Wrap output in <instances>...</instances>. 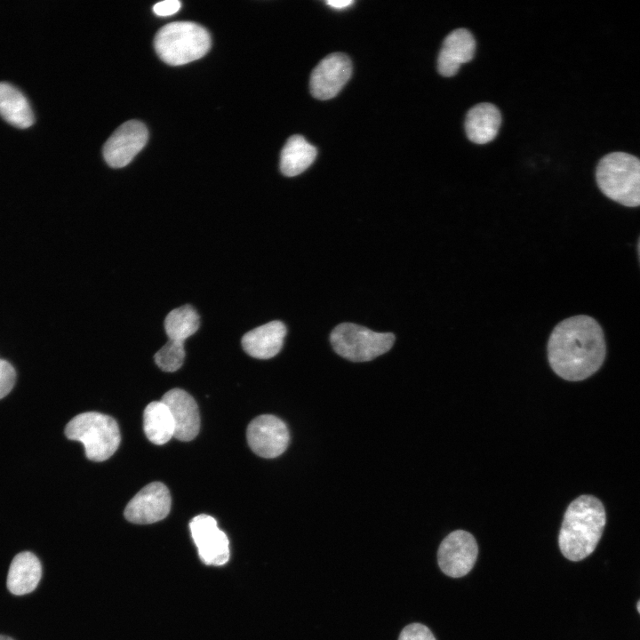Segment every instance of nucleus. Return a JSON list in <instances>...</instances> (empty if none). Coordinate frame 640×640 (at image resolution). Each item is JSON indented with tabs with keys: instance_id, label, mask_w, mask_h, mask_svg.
<instances>
[{
	"instance_id": "17",
	"label": "nucleus",
	"mask_w": 640,
	"mask_h": 640,
	"mask_svg": "<svg viewBox=\"0 0 640 640\" xmlns=\"http://www.w3.org/2000/svg\"><path fill=\"white\" fill-rule=\"evenodd\" d=\"M501 116L496 106L480 103L469 109L465 119V131L474 143L485 144L498 134Z\"/></svg>"
},
{
	"instance_id": "29",
	"label": "nucleus",
	"mask_w": 640,
	"mask_h": 640,
	"mask_svg": "<svg viewBox=\"0 0 640 640\" xmlns=\"http://www.w3.org/2000/svg\"><path fill=\"white\" fill-rule=\"evenodd\" d=\"M636 608L638 612L640 613V600L637 602Z\"/></svg>"
},
{
	"instance_id": "27",
	"label": "nucleus",
	"mask_w": 640,
	"mask_h": 640,
	"mask_svg": "<svg viewBox=\"0 0 640 640\" xmlns=\"http://www.w3.org/2000/svg\"><path fill=\"white\" fill-rule=\"evenodd\" d=\"M0 640H14V639H12L10 636H4V635H0Z\"/></svg>"
},
{
	"instance_id": "26",
	"label": "nucleus",
	"mask_w": 640,
	"mask_h": 640,
	"mask_svg": "<svg viewBox=\"0 0 640 640\" xmlns=\"http://www.w3.org/2000/svg\"><path fill=\"white\" fill-rule=\"evenodd\" d=\"M326 4L335 9H343V8H346V7L349 6L350 4H354V1H351V0H332V1H327Z\"/></svg>"
},
{
	"instance_id": "10",
	"label": "nucleus",
	"mask_w": 640,
	"mask_h": 640,
	"mask_svg": "<svg viewBox=\"0 0 640 640\" xmlns=\"http://www.w3.org/2000/svg\"><path fill=\"white\" fill-rule=\"evenodd\" d=\"M148 132L138 120H130L120 125L108 138L103 147V156L112 168L127 165L144 148Z\"/></svg>"
},
{
	"instance_id": "11",
	"label": "nucleus",
	"mask_w": 640,
	"mask_h": 640,
	"mask_svg": "<svg viewBox=\"0 0 640 640\" xmlns=\"http://www.w3.org/2000/svg\"><path fill=\"white\" fill-rule=\"evenodd\" d=\"M171 503L168 488L163 483L153 482L143 487L128 502L124 517L133 524H153L167 516Z\"/></svg>"
},
{
	"instance_id": "14",
	"label": "nucleus",
	"mask_w": 640,
	"mask_h": 640,
	"mask_svg": "<svg viewBox=\"0 0 640 640\" xmlns=\"http://www.w3.org/2000/svg\"><path fill=\"white\" fill-rule=\"evenodd\" d=\"M476 52V41L466 28H457L444 38L437 58L438 72L444 76H454L460 66L470 61Z\"/></svg>"
},
{
	"instance_id": "12",
	"label": "nucleus",
	"mask_w": 640,
	"mask_h": 640,
	"mask_svg": "<svg viewBox=\"0 0 640 640\" xmlns=\"http://www.w3.org/2000/svg\"><path fill=\"white\" fill-rule=\"evenodd\" d=\"M351 73L352 63L347 55L336 52L326 56L311 73V94L318 100L333 98L348 81Z\"/></svg>"
},
{
	"instance_id": "20",
	"label": "nucleus",
	"mask_w": 640,
	"mask_h": 640,
	"mask_svg": "<svg viewBox=\"0 0 640 640\" xmlns=\"http://www.w3.org/2000/svg\"><path fill=\"white\" fill-rule=\"evenodd\" d=\"M144 432L148 439L161 445L174 436L175 425L168 406L160 401L151 402L143 414Z\"/></svg>"
},
{
	"instance_id": "24",
	"label": "nucleus",
	"mask_w": 640,
	"mask_h": 640,
	"mask_svg": "<svg viewBox=\"0 0 640 640\" xmlns=\"http://www.w3.org/2000/svg\"><path fill=\"white\" fill-rule=\"evenodd\" d=\"M398 640H436V638L428 627L412 623L404 628Z\"/></svg>"
},
{
	"instance_id": "15",
	"label": "nucleus",
	"mask_w": 640,
	"mask_h": 640,
	"mask_svg": "<svg viewBox=\"0 0 640 640\" xmlns=\"http://www.w3.org/2000/svg\"><path fill=\"white\" fill-rule=\"evenodd\" d=\"M285 334V325L280 321H272L244 334L241 345L249 356L269 359L281 350Z\"/></svg>"
},
{
	"instance_id": "23",
	"label": "nucleus",
	"mask_w": 640,
	"mask_h": 640,
	"mask_svg": "<svg viewBox=\"0 0 640 640\" xmlns=\"http://www.w3.org/2000/svg\"><path fill=\"white\" fill-rule=\"evenodd\" d=\"M15 378L16 373L12 365L0 358V399L8 395L12 389Z\"/></svg>"
},
{
	"instance_id": "9",
	"label": "nucleus",
	"mask_w": 640,
	"mask_h": 640,
	"mask_svg": "<svg viewBox=\"0 0 640 640\" xmlns=\"http://www.w3.org/2000/svg\"><path fill=\"white\" fill-rule=\"evenodd\" d=\"M189 529L201 560L207 565L220 566L229 559V541L211 516L201 514L189 523Z\"/></svg>"
},
{
	"instance_id": "4",
	"label": "nucleus",
	"mask_w": 640,
	"mask_h": 640,
	"mask_svg": "<svg viewBox=\"0 0 640 640\" xmlns=\"http://www.w3.org/2000/svg\"><path fill=\"white\" fill-rule=\"evenodd\" d=\"M211 36L202 26L191 21H174L161 28L154 45L165 63L180 66L205 55L211 47Z\"/></svg>"
},
{
	"instance_id": "28",
	"label": "nucleus",
	"mask_w": 640,
	"mask_h": 640,
	"mask_svg": "<svg viewBox=\"0 0 640 640\" xmlns=\"http://www.w3.org/2000/svg\"><path fill=\"white\" fill-rule=\"evenodd\" d=\"M637 251H638V257H639V260H640V237H639V240H638Z\"/></svg>"
},
{
	"instance_id": "16",
	"label": "nucleus",
	"mask_w": 640,
	"mask_h": 640,
	"mask_svg": "<svg viewBox=\"0 0 640 640\" xmlns=\"http://www.w3.org/2000/svg\"><path fill=\"white\" fill-rule=\"evenodd\" d=\"M42 577V564L31 552L17 554L9 567L6 579L8 590L15 596H23L34 591Z\"/></svg>"
},
{
	"instance_id": "25",
	"label": "nucleus",
	"mask_w": 640,
	"mask_h": 640,
	"mask_svg": "<svg viewBox=\"0 0 640 640\" xmlns=\"http://www.w3.org/2000/svg\"><path fill=\"white\" fill-rule=\"evenodd\" d=\"M180 8V3L177 0H165L156 4L153 11L159 16H169L177 12Z\"/></svg>"
},
{
	"instance_id": "13",
	"label": "nucleus",
	"mask_w": 640,
	"mask_h": 640,
	"mask_svg": "<svg viewBox=\"0 0 640 640\" xmlns=\"http://www.w3.org/2000/svg\"><path fill=\"white\" fill-rule=\"evenodd\" d=\"M169 408L172 416L174 437L180 441H191L200 428L199 411L195 399L185 390L173 388L167 391L161 399Z\"/></svg>"
},
{
	"instance_id": "19",
	"label": "nucleus",
	"mask_w": 640,
	"mask_h": 640,
	"mask_svg": "<svg viewBox=\"0 0 640 640\" xmlns=\"http://www.w3.org/2000/svg\"><path fill=\"white\" fill-rule=\"evenodd\" d=\"M316 148L301 135H293L284 146L280 157V170L287 177L300 174L316 156Z\"/></svg>"
},
{
	"instance_id": "3",
	"label": "nucleus",
	"mask_w": 640,
	"mask_h": 640,
	"mask_svg": "<svg viewBox=\"0 0 640 640\" xmlns=\"http://www.w3.org/2000/svg\"><path fill=\"white\" fill-rule=\"evenodd\" d=\"M596 179L608 198L628 207L640 206V159L625 152L604 156L598 163Z\"/></svg>"
},
{
	"instance_id": "7",
	"label": "nucleus",
	"mask_w": 640,
	"mask_h": 640,
	"mask_svg": "<svg viewBox=\"0 0 640 640\" xmlns=\"http://www.w3.org/2000/svg\"><path fill=\"white\" fill-rule=\"evenodd\" d=\"M478 553L474 536L462 530L448 534L441 542L437 561L442 572L452 578H460L473 568Z\"/></svg>"
},
{
	"instance_id": "22",
	"label": "nucleus",
	"mask_w": 640,
	"mask_h": 640,
	"mask_svg": "<svg viewBox=\"0 0 640 640\" xmlns=\"http://www.w3.org/2000/svg\"><path fill=\"white\" fill-rule=\"evenodd\" d=\"M185 357L186 342L171 340H167L153 356L156 366L166 372L178 371L183 365Z\"/></svg>"
},
{
	"instance_id": "5",
	"label": "nucleus",
	"mask_w": 640,
	"mask_h": 640,
	"mask_svg": "<svg viewBox=\"0 0 640 640\" xmlns=\"http://www.w3.org/2000/svg\"><path fill=\"white\" fill-rule=\"evenodd\" d=\"M65 434L68 439L81 442L86 457L93 461H103L111 457L121 440L116 420L97 412L74 417L67 424Z\"/></svg>"
},
{
	"instance_id": "6",
	"label": "nucleus",
	"mask_w": 640,
	"mask_h": 640,
	"mask_svg": "<svg viewBox=\"0 0 640 640\" xmlns=\"http://www.w3.org/2000/svg\"><path fill=\"white\" fill-rule=\"evenodd\" d=\"M334 351L353 362L371 361L388 352L395 336L391 332H376L352 323L337 325L330 335Z\"/></svg>"
},
{
	"instance_id": "21",
	"label": "nucleus",
	"mask_w": 640,
	"mask_h": 640,
	"mask_svg": "<svg viewBox=\"0 0 640 640\" xmlns=\"http://www.w3.org/2000/svg\"><path fill=\"white\" fill-rule=\"evenodd\" d=\"M201 327V316L191 304L172 309L164 317V330L168 340L186 342Z\"/></svg>"
},
{
	"instance_id": "2",
	"label": "nucleus",
	"mask_w": 640,
	"mask_h": 640,
	"mask_svg": "<svg viewBox=\"0 0 640 640\" xmlns=\"http://www.w3.org/2000/svg\"><path fill=\"white\" fill-rule=\"evenodd\" d=\"M606 522L602 502L591 495L575 499L567 508L558 536L560 550L571 561H580L596 548Z\"/></svg>"
},
{
	"instance_id": "18",
	"label": "nucleus",
	"mask_w": 640,
	"mask_h": 640,
	"mask_svg": "<svg viewBox=\"0 0 640 640\" xmlns=\"http://www.w3.org/2000/svg\"><path fill=\"white\" fill-rule=\"evenodd\" d=\"M0 116L17 128H28L35 123L34 113L26 96L6 82H0Z\"/></svg>"
},
{
	"instance_id": "1",
	"label": "nucleus",
	"mask_w": 640,
	"mask_h": 640,
	"mask_svg": "<svg viewBox=\"0 0 640 640\" xmlns=\"http://www.w3.org/2000/svg\"><path fill=\"white\" fill-rule=\"evenodd\" d=\"M552 370L561 378L579 381L594 374L605 357V341L599 324L585 315L560 322L548 342Z\"/></svg>"
},
{
	"instance_id": "8",
	"label": "nucleus",
	"mask_w": 640,
	"mask_h": 640,
	"mask_svg": "<svg viewBox=\"0 0 640 640\" xmlns=\"http://www.w3.org/2000/svg\"><path fill=\"white\" fill-rule=\"evenodd\" d=\"M246 437L252 452L266 459L281 455L286 450L290 440L285 423L270 414L253 419L248 425Z\"/></svg>"
}]
</instances>
